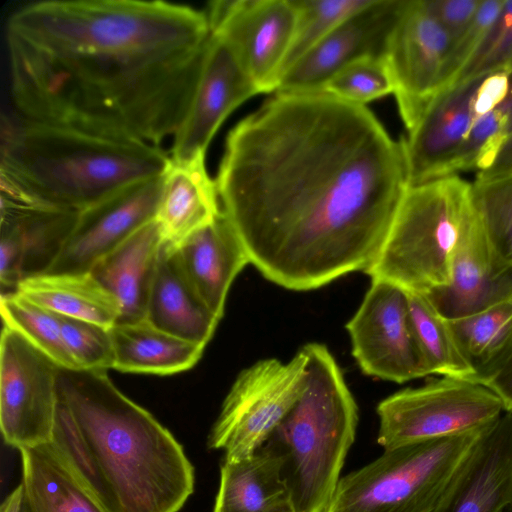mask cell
Wrapping results in <instances>:
<instances>
[{"instance_id": "6da1fadb", "label": "cell", "mask_w": 512, "mask_h": 512, "mask_svg": "<svg viewBox=\"0 0 512 512\" xmlns=\"http://www.w3.org/2000/svg\"><path fill=\"white\" fill-rule=\"evenodd\" d=\"M215 181L250 263L294 291L366 272L411 186L404 139L322 92H276L243 118Z\"/></svg>"}, {"instance_id": "7a4b0ae2", "label": "cell", "mask_w": 512, "mask_h": 512, "mask_svg": "<svg viewBox=\"0 0 512 512\" xmlns=\"http://www.w3.org/2000/svg\"><path fill=\"white\" fill-rule=\"evenodd\" d=\"M211 36L206 12L140 0H50L6 24L22 118L155 146L184 121Z\"/></svg>"}, {"instance_id": "3957f363", "label": "cell", "mask_w": 512, "mask_h": 512, "mask_svg": "<svg viewBox=\"0 0 512 512\" xmlns=\"http://www.w3.org/2000/svg\"><path fill=\"white\" fill-rule=\"evenodd\" d=\"M51 445L107 512H178L194 492L182 445L106 370L58 367Z\"/></svg>"}, {"instance_id": "277c9868", "label": "cell", "mask_w": 512, "mask_h": 512, "mask_svg": "<svg viewBox=\"0 0 512 512\" xmlns=\"http://www.w3.org/2000/svg\"><path fill=\"white\" fill-rule=\"evenodd\" d=\"M1 197L81 212L165 172L170 156L146 142L66 126L3 120Z\"/></svg>"}, {"instance_id": "5b68a950", "label": "cell", "mask_w": 512, "mask_h": 512, "mask_svg": "<svg viewBox=\"0 0 512 512\" xmlns=\"http://www.w3.org/2000/svg\"><path fill=\"white\" fill-rule=\"evenodd\" d=\"M306 388L266 444L283 458L296 512H325L354 443L358 407L328 348L306 344Z\"/></svg>"}, {"instance_id": "8992f818", "label": "cell", "mask_w": 512, "mask_h": 512, "mask_svg": "<svg viewBox=\"0 0 512 512\" xmlns=\"http://www.w3.org/2000/svg\"><path fill=\"white\" fill-rule=\"evenodd\" d=\"M474 207L473 184L459 175L411 185L365 273L407 292L427 294L446 286L454 249Z\"/></svg>"}, {"instance_id": "52a82bcc", "label": "cell", "mask_w": 512, "mask_h": 512, "mask_svg": "<svg viewBox=\"0 0 512 512\" xmlns=\"http://www.w3.org/2000/svg\"><path fill=\"white\" fill-rule=\"evenodd\" d=\"M486 428L383 449L340 478L325 512H432Z\"/></svg>"}, {"instance_id": "ba28073f", "label": "cell", "mask_w": 512, "mask_h": 512, "mask_svg": "<svg viewBox=\"0 0 512 512\" xmlns=\"http://www.w3.org/2000/svg\"><path fill=\"white\" fill-rule=\"evenodd\" d=\"M303 346L288 362L260 360L239 373L207 440L224 460L247 458L262 448L306 388Z\"/></svg>"}, {"instance_id": "9c48e42d", "label": "cell", "mask_w": 512, "mask_h": 512, "mask_svg": "<svg viewBox=\"0 0 512 512\" xmlns=\"http://www.w3.org/2000/svg\"><path fill=\"white\" fill-rule=\"evenodd\" d=\"M505 412L501 399L484 385L442 377L407 388L377 406V442L383 449L486 428Z\"/></svg>"}, {"instance_id": "30bf717a", "label": "cell", "mask_w": 512, "mask_h": 512, "mask_svg": "<svg viewBox=\"0 0 512 512\" xmlns=\"http://www.w3.org/2000/svg\"><path fill=\"white\" fill-rule=\"evenodd\" d=\"M58 365L17 331L0 341V426L18 450L51 443L57 409Z\"/></svg>"}, {"instance_id": "8fae6325", "label": "cell", "mask_w": 512, "mask_h": 512, "mask_svg": "<svg viewBox=\"0 0 512 512\" xmlns=\"http://www.w3.org/2000/svg\"><path fill=\"white\" fill-rule=\"evenodd\" d=\"M352 355L366 375L405 383L430 375L418 346L402 288L378 279L346 324Z\"/></svg>"}, {"instance_id": "7c38bea8", "label": "cell", "mask_w": 512, "mask_h": 512, "mask_svg": "<svg viewBox=\"0 0 512 512\" xmlns=\"http://www.w3.org/2000/svg\"><path fill=\"white\" fill-rule=\"evenodd\" d=\"M211 32L233 50L259 93L276 92L291 46L293 0H218L206 12Z\"/></svg>"}, {"instance_id": "4fadbf2b", "label": "cell", "mask_w": 512, "mask_h": 512, "mask_svg": "<svg viewBox=\"0 0 512 512\" xmlns=\"http://www.w3.org/2000/svg\"><path fill=\"white\" fill-rule=\"evenodd\" d=\"M451 39L423 0H405L387 39L384 60L407 131L437 95Z\"/></svg>"}, {"instance_id": "5bb4252c", "label": "cell", "mask_w": 512, "mask_h": 512, "mask_svg": "<svg viewBox=\"0 0 512 512\" xmlns=\"http://www.w3.org/2000/svg\"><path fill=\"white\" fill-rule=\"evenodd\" d=\"M259 94L231 47L211 32L187 115L174 136L170 158L189 162L205 157L227 116Z\"/></svg>"}, {"instance_id": "9a60e30c", "label": "cell", "mask_w": 512, "mask_h": 512, "mask_svg": "<svg viewBox=\"0 0 512 512\" xmlns=\"http://www.w3.org/2000/svg\"><path fill=\"white\" fill-rule=\"evenodd\" d=\"M162 176L130 186L79 212L46 273H88L94 264L155 218Z\"/></svg>"}, {"instance_id": "2e32d148", "label": "cell", "mask_w": 512, "mask_h": 512, "mask_svg": "<svg viewBox=\"0 0 512 512\" xmlns=\"http://www.w3.org/2000/svg\"><path fill=\"white\" fill-rule=\"evenodd\" d=\"M404 3L405 0H371L295 62L283 74L276 92H319L330 77L349 63L363 57H383Z\"/></svg>"}, {"instance_id": "e0dca14e", "label": "cell", "mask_w": 512, "mask_h": 512, "mask_svg": "<svg viewBox=\"0 0 512 512\" xmlns=\"http://www.w3.org/2000/svg\"><path fill=\"white\" fill-rule=\"evenodd\" d=\"M425 295L447 320L512 300V270L494 253L476 206L454 249L449 283Z\"/></svg>"}, {"instance_id": "ac0fdd59", "label": "cell", "mask_w": 512, "mask_h": 512, "mask_svg": "<svg viewBox=\"0 0 512 512\" xmlns=\"http://www.w3.org/2000/svg\"><path fill=\"white\" fill-rule=\"evenodd\" d=\"M78 212L26 205L1 198L0 282L6 292L46 273L61 253Z\"/></svg>"}, {"instance_id": "d6986e66", "label": "cell", "mask_w": 512, "mask_h": 512, "mask_svg": "<svg viewBox=\"0 0 512 512\" xmlns=\"http://www.w3.org/2000/svg\"><path fill=\"white\" fill-rule=\"evenodd\" d=\"M512 505V412L483 432L432 512H502Z\"/></svg>"}, {"instance_id": "ffe728a7", "label": "cell", "mask_w": 512, "mask_h": 512, "mask_svg": "<svg viewBox=\"0 0 512 512\" xmlns=\"http://www.w3.org/2000/svg\"><path fill=\"white\" fill-rule=\"evenodd\" d=\"M479 78L436 95L404 138L410 184L442 175L476 121L473 99Z\"/></svg>"}, {"instance_id": "44dd1931", "label": "cell", "mask_w": 512, "mask_h": 512, "mask_svg": "<svg viewBox=\"0 0 512 512\" xmlns=\"http://www.w3.org/2000/svg\"><path fill=\"white\" fill-rule=\"evenodd\" d=\"M174 250L192 286L221 319L234 279L250 263L247 251L230 220L222 211Z\"/></svg>"}, {"instance_id": "7402d4cb", "label": "cell", "mask_w": 512, "mask_h": 512, "mask_svg": "<svg viewBox=\"0 0 512 512\" xmlns=\"http://www.w3.org/2000/svg\"><path fill=\"white\" fill-rule=\"evenodd\" d=\"M204 159L177 162L170 158L162 175L154 219L163 243L173 249L222 212L216 181L209 176Z\"/></svg>"}, {"instance_id": "603a6c76", "label": "cell", "mask_w": 512, "mask_h": 512, "mask_svg": "<svg viewBox=\"0 0 512 512\" xmlns=\"http://www.w3.org/2000/svg\"><path fill=\"white\" fill-rule=\"evenodd\" d=\"M162 245L159 227L153 219L91 268L92 276L121 306L117 323L145 319Z\"/></svg>"}, {"instance_id": "cb8c5ba5", "label": "cell", "mask_w": 512, "mask_h": 512, "mask_svg": "<svg viewBox=\"0 0 512 512\" xmlns=\"http://www.w3.org/2000/svg\"><path fill=\"white\" fill-rule=\"evenodd\" d=\"M145 319L169 334L204 347L220 320L186 277L175 250L164 243Z\"/></svg>"}, {"instance_id": "d4e9b609", "label": "cell", "mask_w": 512, "mask_h": 512, "mask_svg": "<svg viewBox=\"0 0 512 512\" xmlns=\"http://www.w3.org/2000/svg\"><path fill=\"white\" fill-rule=\"evenodd\" d=\"M286 499L283 458L265 444L247 458L223 461L213 512H264Z\"/></svg>"}, {"instance_id": "484cf974", "label": "cell", "mask_w": 512, "mask_h": 512, "mask_svg": "<svg viewBox=\"0 0 512 512\" xmlns=\"http://www.w3.org/2000/svg\"><path fill=\"white\" fill-rule=\"evenodd\" d=\"M114 344V369L167 375L193 367L204 346L169 334L146 319L117 323L111 327Z\"/></svg>"}, {"instance_id": "4316f807", "label": "cell", "mask_w": 512, "mask_h": 512, "mask_svg": "<svg viewBox=\"0 0 512 512\" xmlns=\"http://www.w3.org/2000/svg\"><path fill=\"white\" fill-rule=\"evenodd\" d=\"M16 292L59 314L111 328L121 317L118 300L88 273H44L19 283Z\"/></svg>"}, {"instance_id": "83f0119b", "label": "cell", "mask_w": 512, "mask_h": 512, "mask_svg": "<svg viewBox=\"0 0 512 512\" xmlns=\"http://www.w3.org/2000/svg\"><path fill=\"white\" fill-rule=\"evenodd\" d=\"M19 451L21 484L31 512H107L51 443Z\"/></svg>"}, {"instance_id": "f1b7e54d", "label": "cell", "mask_w": 512, "mask_h": 512, "mask_svg": "<svg viewBox=\"0 0 512 512\" xmlns=\"http://www.w3.org/2000/svg\"><path fill=\"white\" fill-rule=\"evenodd\" d=\"M448 323L471 382L484 385L512 359V300Z\"/></svg>"}, {"instance_id": "f546056e", "label": "cell", "mask_w": 512, "mask_h": 512, "mask_svg": "<svg viewBox=\"0 0 512 512\" xmlns=\"http://www.w3.org/2000/svg\"><path fill=\"white\" fill-rule=\"evenodd\" d=\"M413 331L430 375L471 381L464 360L445 319L425 294L407 292Z\"/></svg>"}, {"instance_id": "4dcf8cb0", "label": "cell", "mask_w": 512, "mask_h": 512, "mask_svg": "<svg viewBox=\"0 0 512 512\" xmlns=\"http://www.w3.org/2000/svg\"><path fill=\"white\" fill-rule=\"evenodd\" d=\"M4 326L21 334L59 367L76 368L62 337L59 315L17 292L1 294Z\"/></svg>"}, {"instance_id": "1f68e13d", "label": "cell", "mask_w": 512, "mask_h": 512, "mask_svg": "<svg viewBox=\"0 0 512 512\" xmlns=\"http://www.w3.org/2000/svg\"><path fill=\"white\" fill-rule=\"evenodd\" d=\"M512 136V71L509 91L492 111L477 119L441 177L488 169L504 143ZM440 178V177H439Z\"/></svg>"}, {"instance_id": "d6a6232c", "label": "cell", "mask_w": 512, "mask_h": 512, "mask_svg": "<svg viewBox=\"0 0 512 512\" xmlns=\"http://www.w3.org/2000/svg\"><path fill=\"white\" fill-rule=\"evenodd\" d=\"M474 203L498 259L512 270V173L475 179Z\"/></svg>"}, {"instance_id": "836d02e7", "label": "cell", "mask_w": 512, "mask_h": 512, "mask_svg": "<svg viewBox=\"0 0 512 512\" xmlns=\"http://www.w3.org/2000/svg\"><path fill=\"white\" fill-rule=\"evenodd\" d=\"M293 1L297 10V18L282 76L344 20L371 2V0Z\"/></svg>"}, {"instance_id": "e575fe53", "label": "cell", "mask_w": 512, "mask_h": 512, "mask_svg": "<svg viewBox=\"0 0 512 512\" xmlns=\"http://www.w3.org/2000/svg\"><path fill=\"white\" fill-rule=\"evenodd\" d=\"M319 92L365 106L370 101L393 93V84L384 57L369 56L341 68Z\"/></svg>"}, {"instance_id": "d590c367", "label": "cell", "mask_w": 512, "mask_h": 512, "mask_svg": "<svg viewBox=\"0 0 512 512\" xmlns=\"http://www.w3.org/2000/svg\"><path fill=\"white\" fill-rule=\"evenodd\" d=\"M59 319L64 344L77 369L113 368L114 344L111 328L64 315H59Z\"/></svg>"}, {"instance_id": "8d00e7d4", "label": "cell", "mask_w": 512, "mask_h": 512, "mask_svg": "<svg viewBox=\"0 0 512 512\" xmlns=\"http://www.w3.org/2000/svg\"><path fill=\"white\" fill-rule=\"evenodd\" d=\"M501 70L512 71V0L504 1L497 19L452 87Z\"/></svg>"}, {"instance_id": "74e56055", "label": "cell", "mask_w": 512, "mask_h": 512, "mask_svg": "<svg viewBox=\"0 0 512 512\" xmlns=\"http://www.w3.org/2000/svg\"><path fill=\"white\" fill-rule=\"evenodd\" d=\"M505 0H482L466 29L451 41L441 72L438 93L445 92L475 54L497 19Z\"/></svg>"}, {"instance_id": "f35d334b", "label": "cell", "mask_w": 512, "mask_h": 512, "mask_svg": "<svg viewBox=\"0 0 512 512\" xmlns=\"http://www.w3.org/2000/svg\"><path fill=\"white\" fill-rule=\"evenodd\" d=\"M481 1L423 0V4L452 41L470 24L479 9Z\"/></svg>"}, {"instance_id": "ab89813d", "label": "cell", "mask_w": 512, "mask_h": 512, "mask_svg": "<svg viewBox=\"0 0 512 512\" xmlns=\"http://www.w3.org/2000/svg\"><path fill=\"white\" fill-rule=\"evenodd\" d=\"M484 386L492 390L501 399L505 412H512V359Z\"/></svg>"}, {"instance_id": "60d3db41", "label": "cell", "mask_w": 512, "mask_h": 512, "mask_svg": "<svg viewBox=\"0 0 512 512\" xmlns=\"http://www.w3.org/2000/svg\"><path fill=\"white\" fill-rule=\"evenodd\" d=\"M512 173V136L504 143L492 165L476 174V179H488Z\"/></svg>"}, {"instance_id": "b9f144b4", "label": "cell", "mask_w": 512, "mask_h": 512, "mask_svg": "<svg viewBox=\"0 0 512 512\" xmlns=\"http://www.w3.org/2000/svg\"><path fill=\"white\" fill-rule=\"evenodd\" d=\"M24 502V488L20 483L2 502L0 512H21Z\"/></svg>"}, {"instance_id": "7bdbcfd3", "label": "cell", "mask_w": 512, "mask_h": 512, "mask_svg": "<svg viewBox=\"0 0 512 512\" xmlns=\"http://www.w3.org/2000/svg\"><path fill=\"white\" fill-rule=\"evenodd\" d=\"M264 512H296L289 499H286Z\"/></svg>"}, {"instance_id": "ee69618b", "label": "cell", "mask_w": 512, "mask_h": 512, "mask_svg": "<svg viewBox=\"0 0 512 512\" xmlns=\"http://www.w3.org/2000/svg\"><path fill=\"white\" fill-rule=\"evenodd\" d=\"M21 512H31L30 508L28 506V503L26 501V498H25V493H24V502H23V506H22Z\"/></svg>"}, {"instance_id": "f6af8a7d", "label": "cell", "mask_w": 512, "mask_h": 512, "mask_svg": "<svg viewBox=\"0 0 512 512\" xmlns=\"http://www.w3.org/2000/svg\"><path fill=\"white\" fill-rule=\"evenodd\" d=\"M502 512H512V505L506 507Z\"/></svg>"}]
</instances>
